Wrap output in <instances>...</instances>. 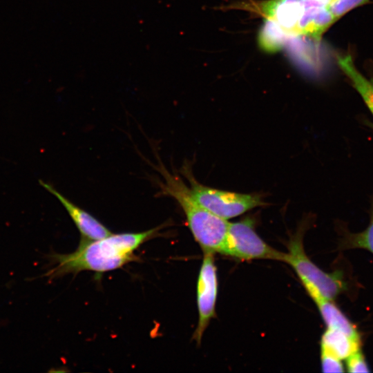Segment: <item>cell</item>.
Wrapping results in <instances>:
<instances>
[{
    "label": "cell",
    "instance_id": "obj_13",
    "mask_svg": "<svg viewBox=\"0 0 373 373\" xmlns=\"http://www.w3.org/2000/svg\"><path fill=\"white\" fill-rule=\"evenodd\" d=\"M289 35L274 21L265 18L258 35L260 47L267 52H276L285 46Z\"/></svg>",
    "mask_w": 373,
    "mask_h": 373
},
{
    "label": "cell",
    "instance_id": "obj_6",
    "mask_svg": "<svg viewBox=\"0 0 373 373\" xmlns=\"http://www.w3.org/2000/svg\"><path fill=\"white\" fill-rule=\"evenodd\" d=\"M218 285L214 254L204 253L196 289L198 322L193 335L198 345L200 344L207 327L216 316Z\"/></svg>",
    "mask_w": 373,
    "mask_h": 373
},
{
    "label": "cell",
    "instance_id": "obj_17",
    "mask_svg": "<svg viewBox=\"0 0 373 373\" xmlns=\"http://www.w3.org/2000/svg\"><path fill=\"white\" fill-rule=\"evenodd\" d=\"M356 243L358 246L367 248L373 253V218L367 229L357 237Z\"/></svg>",
    "mask_w": 373,
    "mask_h": 373
},
{
    "label": "cell",
    "instance_id": "obj_3",
    "mask_svg": "<svg viewBox=\"0 0 373 373\" xmlns=\"http://www.w3.org/2000/svg\"><path fill=\"white\" fill-rule=\"evenodd\" d=\"M305 225L303 223L289 240L286 262L292 267L314 302L332 300L341 291L342 283L336 274L324 272L307 256L303 242Z\"/></svg>",
    "mask_w": 373,
    "mask_h": 373
},
{
    "label": "cell",
    "instance_id": "obj_16",
    "mask_svg": "<svg viewBox=\"0 0 373 373\" xmlns=\"http://www.w3.org/2000/svg\"><path fill=\"white\" fill-rule=\"evenodd\" d=\"M347 370L350 372H368L369 369L363 355L358 351L347 358Z\"/></svg>",
    "mask_w": 373,
    "mask_h": 373
},
{
    "label": "cell",
    "instance_id": "obj_5",
    "mask_svg": "<svg viewBox=\"0 0 373 373\" xmlns=\"http://www.w3.org/2000/svg\"><path fill=\"white\" fill-rule=\"evenodd\" d=\"M254 220L249 216L230 222L220 254L241 260H273L286 262L287 254L266 243L256 232Z\"/></svg>",
    "mask_w": 373,
    "mask_h": 373
},
{
    "label": "cell",
    "instance_id": "obj_7",
    "mask_svg": "<svg viewBox=\"0 0 373 373\" xmlns=\"http://www.w3.org/2000/svg\"><path fill=\"white\" fill-rule=\"evenodd\" d=\"M332 0H301V12L296 26V35L320 38L336 21L329 10Z\"/></svg>",
    "mask_w": 373,
    "mask_h": 373
},
{
    "label": "cell",
    "instance_id": "obj_8",
    "mask_svg": "<svg viewBox=\"0 0 373 373\" xmlns=\"http://www.w3.org/2000/svg\"><path fill=\"white\" fill-rule=\"evenodd\" d=\"M248 8L270 19L289 35H296V26L301 12V0H268L245 3Z\"/></svg>",
    "mask_w": 373,
    "mask_h": 373
},
{
    "label": "cell",
    "instance_id": "obj_1",
    "mask_svg": "<svg viewBox=\"0 0 373 373\" xmlns=\"http://www.w3.org/2000/svg\"><path fill=\"white\" fill-rule=\"evenodd\" d=\"M161 227L142 232L113 234L95 240H82L77 249L48 256L51 267L43 275L49 280L82 271L104 273L138 260L134 251L155 236Z\"/></svg>",
    "mask_w": 373,
    "mask_h": 373
},
{
    "label": "cell",
    "instance_id": "obj_12",
    "mask_svg": "<svg viewBox=\"0 0 373 373\" xmlns=\"http://www.w3.org/2000/svg\"><path fill=\"white\" fill-rule=\"evenodd\" d=\"M315 303L327 328L338 330L351 338L359 340L356 327L331 300L321 299Z\"/></svg>",
    "mask_w": 373,
    "mask_h": 373
},
{
    "label": "cell",
    "instance_id": "obj_9",
    "mask_svg": "<svg viewBox=\"0 0 373 373\" xmlns=\"http://www.w3.org/2000/svg\"><path fill=\"white\" fill-rule=\"evenodd\" d=\"M39 182L48 192L55 195L64 206L77 229L79 231L82 235V240H98L112 233L102 222L88 212L75 204L64 196L50 184L41 180H39Z\"/></svg>",
    "mask_w": 373,
    "mask_h": 373
},
{
    "label": "cell",
    "instance_id": "obj_10",
    "mask_svg": "<svg viewBox=\"0 0 373 373\" xmlns=\"http://www.w3.org/2000/svg\"><path fill=\"white\" fill-rule=\"evenodd\" d=\"M359 340L336 329H329L322 336L321 350L338 359L347 358L358 350Z\"/></svg>",
    "mask_w": 373,
    "mask_h": 373
},
{
    "label": "cell",
    "instance_id": "obj_11",
    "mask_svg": "<svg viewBox=\"0 0 373 373\" xmlns=\"http://www.w3.org/2000/svg\"><path fill=\"white\" fill-rule=\"evenodd\" d=\"M338 65L373 114V82L358 70L350 55L338 57Z\"/></svg>",
    "mask_w": 373,
    "mask_h": 373
},
{
    "label": "cell",
    "instance_id": "obj_14",
    "mask_svg": "<svg viewBox=\"0 0 373 373\" xmlns=\"http://www.w3.org/2000/svg\"><path fill=\"white\" fill-rule=\"evenodd\" d=\"M370 0H332L329 5V10L337 21L352 10L363 6Z\"/></svg>",
    "mask_w": 373,
    "mask_h": 373
},
{
    "label": "cell",
    "instance_id": "obj_15",
    "mask_svg": "<svg viewBox=\"0 0 373 373\" xmlns=\"http://www.w3.org/2000/svg\"><path fill=\"white\" fill-rule=\"evenodd\" d=\"M321 365L324 372H342L343 366L340 359L321 350Z\"/></svg>",
    "mask_w": 373,
    "mask_h": 373
},
{
    "label": "cell",
    "instance_id": "obj_4",
    "mask_svg": "<svg viewBox=\"0 0 373 373\" xmlns=\"http://www.w3.org/2000/svg\"><path fill=\"white\" fill-rule=\"evenodd\" d=\"M182 173L189 182L195 200L215 215L228 220L265 204L259 193H240L205 186L196 180L186 164Z\"/></svg>",
    "mask_w": 373,
    "mask_h": 373
},
{
    "label": "cell",
    "instance_id": "obj_2",
    "mask_svg": "<svg viewBox=\"0 0 373 373\" xmlns=\"http://www.w3.org/2000/svg\"><path fill=\"white\" fill-rule=\"evenodd\" d=\"M157 169L164 178L159 182L160 195L172 197L180 204L187 225L203 253L220 254L230 222L198 203L192 196L189 186L178 175L171 173L162 165Z\"/></svg>",
    "mask_w": 373,
    "mask_h": 373
}]
</instances>
